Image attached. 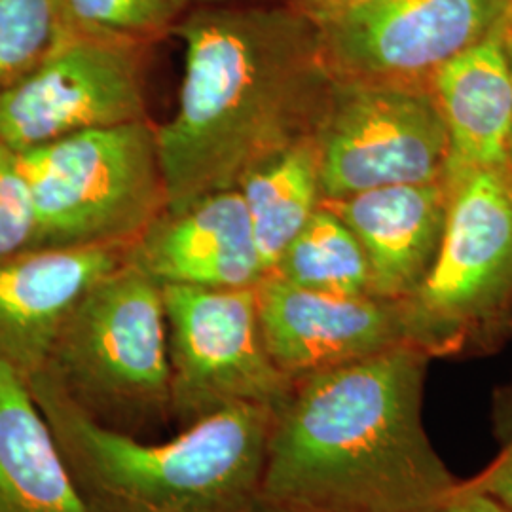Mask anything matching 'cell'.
<instances>
[{
	"label": "cell",
	"mask_w": 512,
	"mask_h": 512,
	"mask_svg": "<svg viewBox=\"0 0 512 512\" xmlns=\"http://www.w3.org/2000/svg\"><path fill=\"white\" fill-rule=\"evenodd\" d=\"M179 107L156 128L167 211L238 190L253 171L313 139L332 74L298 6H198L177 21Z\"/></svg>",
	"instance_id": "1"
},
{
	"label": "cell",
	"mask_w": 512,
	"mask_h": 512,
	"mask_svg": "<svg viewBox=\"0 0 512 512\" xmlns=\"http://www.w3.org/2000/svg\"><path fill=\"white\" fill-rule=\"evenodd\" d=\"M429 355L412 344L294 380L274 412L264 512H437L459 482L423 425Z\"/></svg>",
	"instance_id": "2"
},
{
	"label": "cell",
	"mask_w": 512,
	"mask_h": 512,
	"mask_svg": "<svg viewBox=\"0 0 512 512\" xmlns=\"http://www.w3.org/2000/svg\"><path fill=\"white\" fill-rule=\"evenodd\" d=\"M92 512H251L274 412L236 404L162 444L110 427L35 374L25 380Z\"/></svg>",
	"instance_id": "3"
},
{
	"label": "cell",
	"mask_w": 512,
	"mask_h": 512,
	"mask_svg": "<svg viewBox=\"0 0 512 512\" xmlns=\"http://www.w3.org/2000/svg\"><path fill=\"white\" fill-rule=\"evenodd\" d=\"M18 156L37 217L33 249L135 243L167 209L150 120L74 133Z\"/></svg>",
	"instance_id": "4"
},
{
	"label": "cell",
	"mask_w": 512,
	"mask_h": 512,
	"mask_svg": "<svg viewBox=\"0 0 512 512\" xmlns=\"http://www.w3.org/2000/svg\"><path fill=\"white\" fill-rule=\"evenodd\" d=\"M37 374L103 423L139 420L169 408L162 287L128 258L74 306Z\"/></svg>",
	"instance_id": "5"
},
{
	"label": "cell",
	"mask_w": 512,
	"mask_h": 512,
	"mask_svg": "<svg viewBox=\"0 0 512 512\" xmlns=\"http://www.w3.org/2000/svg\"><path fill=\"white\" fill-rule=\"evenodd\" d=\"M448 186L433 266L401 302L406 342L429 357L480 342L512 310L511 165L469 171Z\"/></svg>",
	"instance_id": "6"
},
{
	"label": "cell",
	"mask_w": 512,
	"mask_h": 512,
	"mask_svg": "<svg viewBox=\"0 0 512 512\" xmlns=\"http://www.w3.org/2000/svg\"><path fill=\"white\" fill-rule=\"evenodd\" d=\"M313 145L323 200L444 181L450 162L448 131L429 78H334Z\"/></svg>",
	"instance_id": "7"
},
{
	"label": "cell",
	"mask_w": 512,
	"mask_h": 512,
	"mask_svg": "<svg viewBox=\"0 0 512 512\" xmlns=\"http://www.w3.org/2000/svg\"><path fill=\"white\" fill-rule=\"evenodd\" d=\"M171 366L169 408L186 425L236 404L277 410L294 380L268 355L256 287L164 285Z\"/></svg>",
	"instance_id": "8"
},
{
	"label": "cell",
	"mask_w": 512,
	"mask_h": 512,
	"mask_svg": "<svg viewBox=\"0 0 512 512\" xmlns=\"http://www.w3.org/2000/svg\"><path fill=\"white\" fill-rule=\"evenodd\" d=\"M148 46L61 37L31 73L0 93V145L23 152L90 129L148 120Z\"/></svg>",
	"instance_id": "9"
},
{
	"label": "cell",
	"mask_w": 512,
	"mask_h": 512,
	"mask_svg": "<svg viewBox=\"0 0 512 512\" xmlns=\"http://www.w3.org/2000/svg\"><path fill=\"white\" fill-rule=\"evenodd\" d=\"M509 14V0H361L315 25L334 78L427 80Z\"/></svg>",
	"instance_id": "10"
},
{
	"label": "cell",
	"mask_w": 512,
	"mask_h": 512,
	"mask_svg": "<svg viewBox=\"0 0 512 512\" xmlns=\"http://www.w3.org/2000/svg\"><path fill=\"white\" fill-rule=\"evenodd\" d=\"M256 304L266 351L293 380L408 344L401 302L317 293L266 275Z\"/></svg>",
	"instance_id": "11"
},
{
	"label": "cell",
	"mask_w": 512,
	"mask_h": 512,
	"mask_svg": "<svg viewBox=\"0 0 512 512\" xmlns=\"http://www.w3.org/2000/svg\"><path fill=\"white\" fill-rule=\"evenodd\" d=\"M133 243L44 247L0 260V363L25 380L52 353L82 296L128 260Z\"/></svg>",
	"instance_id": "12"
},
{
	"label": "cell",
	"mask_w": 512,
	"mask_h": 512,
	"mask_svg": "<svg viewBox=\"0 0 512 512\" xmlns=\"http://www.w3.org/2000/svg\"><path fill=\"white\" fill-rule=\"evenodd\" d=\"M129 262L160 287L249 289L266 272L239 190H224L167 211L129 249Z\"/></svg>",
	"instance_id": "13"
},
{
	"label": "cell",
	"mask_w": 512,
	"mask_h": 512,
	"mask_svg": "<svg viewBox=\"0 0 512 512\" xmlns=\"http://www.w3.org/2000/svg\"><path fill=\"white\" fill-rule=\"evenodd\" d=\"M450 200L448 181L397 184L342 200H321L359 239L372 294L403 302L420 287L439 251Z\"/></svg>",
	"instance_id": "14"
},
{
	"label": "cell",
	"mask_w": 512,
	"mask_h": 512,
	"mask_svg": "<svg viewBox=\"0 0 512 512\" xmlns=\"http://www.w3.org/2000/svg\"><path fill=\"white\" fill-rule=\"evenodd\" d=\"M503 27L505 23L429 76L450 143L446 181L509 165L512 78Z\"/></svg>",
	"instance_id": "15"
},
{
	"label": "cell",
	"mask_w": 512,
	"mask_h": 512,
	"mask_svg": "<svg viewBox=\"0 0 512 512\" xmlns=\"http://www.w3.org/2000/svg\"><path fill=\"white\" fill-rule=\"evenodd\" d=\"M0 512H92L25 378L0 363Z\"/></svg>",
	"instance_id": "16"
},
{
	"label": "cell",
	"mask_w": 512,
	"mask_h": 512,
	"mask_svg": "<svg viewBox=\"0 0 512 512\" xmlns=\"http://www.w3.org/2000/svg\"><path fill=\"white\" fill-rule=\"evenodd\" d=\"M238 190L251 219L262 268L270 275L323 200L313 139L258 167Z\"/></svg>",
	"instance_id": "17"
},
{
	"label": "cell",
	"mask_w": 512,
	"mask_h": 512,
	"mask_svg": "<svg viewBox=\"0 0 512 512\" xmlns=\"http://www.w3.org/2000/svg\"><path fill=\"white\" fill-rule=\"evenodd\" d=\"M270 275L317 293L374 296L359 239L323 205L289 243Z\"/></svg>",
	"instance_id": "18"
},
{
	"label": "cell",
	"mask_w": 512,
	"mask_h": 512,
	"mask_svg": "<svg viewBox=\"0 0 512 512\" xmlns=\"http://www.w3.org/2000/svg\"><path fill=\"white\" fill-rule=\"evenodd\" d=\"M61 37H90L150 46L173 33L186 0H55Z\"/></svg>",
	"instance_id": "19"
},
{
	"label": "cell",
	"mask_w": 512,
	"mask_h": 512,
	"mask_svg": "<svg viewBox=\"0 0 512 512\" xmlns=\"http://www.w3.org/2000/svg\"><path fill=\"white\" fill-rule=\"evenodd\" d=\"M59 38L55 0H0V93L31 73Z\"/></svg>",
	"instance_id": "20"
},
{
	"label": "cell",
	"mask_w": 512,
	"mask_h": 512,
	"mask_svg": "<svg viewBox=\"0 0 512 512\" xmlns=\"http://www.w3.org/2000/svg\"><path fill=\"white\" fill-rule=\"evenodd\" d=\"M37 217L18 152L0 145V260L31 251Z\"/></svg>",
	"instance_id": "21"
},
{
	"label": "cell",
	"mask_w": 512,
	"mask_h": 512,
	"mask_svg": "<svg viewBox=\"0 0 512 512\" xmlns=\"http://www.w3.org/2000/svg\"><path fill=\"white\" fill-rule=\"evenodd\" d=\"M467 484L494 497L495 501L512 511V440L486 473Z\"/></svg>",
	"instance_id": "22"
},
{
	"label": "cell",
	"mask_w": 512,
	"mask_h": 512,
	"mask_svg": "<svg viewBox=\"0 0 512 512\" xmlns=\"http://www.w3.org/2000/svg\"><path fill=\"white\" fill-rule=\"evenodd\" d=\"M437 512H512L494 497H490L467 482H459L456 494L452 495Z\"/></svg>",
	"instance_id": "23"
},
{
	"label": "cell",
	"mask_w": 512,
	"mask_h": 512,
	"mask_svg": "<svg viewBox=\"0 0 512 512\" xmlns=\"http://www.w3.org/2000/svg\"><path fill=\"white\" fill-rule=\"evenodd\" d=\"M357 2L361 0H298L294 6H298L304 14H308L313 21H317V19L329 18L336 12H342Z\"/></svg>",
	"instance_id": "24"
},
{
	"label": "cell",
	"mask_w": 512,
	"mask_h": 512,
	"mask_svg": "<svg viewBox=\"0 0 512 512\" xmlns=\"http://www.w3.org/2000/svg\"><path fill=\"white\" fill-rule=\"evenodd\" d=\"M503 40H505V50H507V57H509V69H511L512 78V14L505 21V27H503ZM509 165L512 169V137L511 145H509Z\"/></svg>",
	"instance_id": "25"
},
{
	"label": "cell",
	"mask_w": 512,
	"mask_h": 512,
	"mask_svg": "<svg viewBox=\"0 0 512 512\" xmlns=\"http://www.w3.org/2000/svg\"><path fill=\"white\" fill-rule=\"evenodd\" d=\"M188 6L190 4H198V6H211V4H232V2H239V0H186Z\"/></svg>",
	"instance_id": "26"
},
{
	"label": "cell",
	"mask_w": 512,
	"mask_h": 512,
	"mask_svg": "<svg viewBox=\"0 0 512 512\" xmlns=\"http://www.w3.org/2000/svg\"><path fill=\"white\" fill-rule=\"evenodd\" d=\"M509 4H511V14H512V0H509Z\"/></svg>",
	"instance_id": "27"
}]
</instances>
